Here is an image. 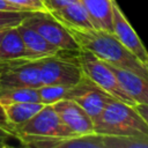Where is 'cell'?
<instances>
[{"instance_id":"6da1fadb","label":"cell","mask_w":148,"mask_h":148,"mask_svg":"<svg viewBox=\"0 0 148 148\" xmlns=\"http://www.w3.org/2000/svg\"><path fill=\"white\" fill-rule=\"evenodd\" d=\"M64 25L71 32L81 50L92 53L106 64L126 68L148 77V69L146 66L134 54H132L112 32L94 28L86 29L68 24Z\"/></svg>"},{"instance_id":"7a4b0ae2","label":"cell","mask_w":148,"mask_h":148,"mask_svg":"<svg viewBox=\"0 0 148 148\" xmlns=\"http://www.w3.org/2000/svg\"><path fill=\"white\" fill-rule=\"evenodd\" d=\"M94 126L95 132L103 135H148V124L134 105L116 98L108 102Z\"/></svg>"},{"instance_id":"3957f363","label":"cell","mask_w":148,"mask_h":148,"mask_svg":"<svg viewBox=\"0 0 148 148\" xmlns=\"http://www.w3.org/2000/svg\"><path fill=\"white\" fill-rule=\"evenodd\" d=\"M74 59L80 65L84 76L92 81L96 86L110 94L113 98L130 105H135V103L124 91L117 76L106 62H104L92 53L81 49L74 53Z\"/></svg>"},{"instance_id":"277c9868","label":"cell","mask_w":148,"mask_h":148,"mask_svg":"<svg viewBox=\"0 0 148 148\" xmlns=\"http://www.w3.org/2000/svg\"><path fill=\"white\" fill-rule=\"evenodd\" d=\"M73 134L61 121L52 104H45L31 119L15 131V138H67Z\"/></svg>"},{"instance_id":"5b68a950","label":"cell","mask_w":148,"mask_h":148,"mask_svg":"<svg viewBox=\"0 0 148 148\" xmlns=\"http://www.w3.org/2000/svg\"><path fill=\"white\" fill-rule=\"evenodd\" d=\"M62 52L56 56L44 57L38 59L43 84H61L73 87L79 83L84 74L80 65L74 59L61 56Z\"/></svg>"},{"instance_id":"8992f818","label":"cell","mask_w":148,"mask_h":148,"mask_svg":"<svg viewBox=\"0 0 148 148\" xmlns=\"http://www.w3.org/2000/svg\"><path fill=\"white\" fill-rule=\"evenodd\" d=\"M24 24L34 28L46 40L65 52H77L80 50L76 40L67 28L50 13H31L23 21Z\"/></svg>"},{"instance_id":"52a82bcc","label":"cell","mask_w":148,"mask_h":148,"mask_svg":"<svg viewBox=\"0 0 148 148\" xmlns=\"http://www.w3.org/2000/svg\"><path fill=\"white\" fill-rule=\"evenodd\" d=\"M66 98L75 101L95 121L101 116L108 102L113 97L96 86L88 77L83 76L79 83L71 87Z\"/></svg>"},{"instance_id":"ba28073f","label":"cell","mask_w":148,"mask_h":148,"mask_svg":"<svg viewBox=\"0 0 148 148\" xmlns=\"http://www.w3.org/2000/svg\"><path fill=\"white\" fill-rule=\"evenodd\" d=\"M112 5H113V31L112 34L148 69V51L146 46L141 42L136 31L131 25V23L126 18L125 14L120 9L116 0H113Z\"/></svg>"},{"instance_id":"9c48e42d","label":"cell","mask_w":148,"mask_h":148,"mask_svg":"<svg viewBox=\"0 0 148 148\" xmlns=\"http://www.w3.org/2000/svg\"><path fill=\"white\" fill-rule=\"evenodd\" d=\"M65 126L75 135L90 134L95 132L91 117L73 99L62 98L52 104Z\"/></svg>"},{"instance_id":"30bf717a","label":"cell","mask_w":148,"mask_h":148,"mask_svg":"<svg viewBox=\"0 0 148 148\" xmlns=\"http://www.w3.org/2000/svg\"><path fill=\"white\" fill-rule=\"evenodd\" d=\"M0 86L28 88H38L43 86L38 59L18 60L13 64L1 74Z\"/></svg>"},{"instance_id":"8fae6325","label":"cell","mask_w":148,"mask_h":148,"mask_svg":"<svg viewBox=\"0 0 148 148\" xmlns=\"http://www.w3.org/2000/svg\"><path fill=\"white\" fill-rule=\"evenodd\" d=\"M108 65L117 76L124 91L135 104H148V77L126 68Z\"/></svg>"},{"instance_id":"7c38bea8","label":"cell","mask_w":148,"mask_h":148,"mask_svg":"<svg viewBox=\"0 0 148 148\" xmlns=\"http://www.w3.org/2000/svg\"><path fill=\"white\" fill-rule=\"evenodd\" d=\"M17 30L22 37V40L25 45V49L32 60L40 59L44 57L56 56L62 52L59 47L51 44L49 40H46L38 31H36L34 28L24 24L23 22L17 25Z\"/></svg>"},{"instance_id":"4fadbf2b","label":"cell","mask_w":148,"mask_h":148,"mask_svg":"<svg viewBox=\"0 0 148 148\" xmlns=\"http://www.w3.org/2000/svg\"><path fill=\"white\" fill-rule=\"evenodd\" d=\"M84 6L94 29L113 31V0H80Z\"/></svg>"},{"instance_id":"5bb4252c","label":"cell","mask_w":148,"mask_h":148,"mask_svg":"<svg viewBox=\"0 0 148 148\" xmlns=\"http://www.w3.org/2000/svg\"><path fill=\"white\" fill-rule=\"evenodd\" d=\"M44 105L45 104L40 102H13L1 104L5 118L14 133L18 127L31 119Z\"/></svg>"},{"instance_id":"9a60e30c","label":"cell","mask_w":148,"mask_h":148,"mask_svg":"<svg viewBox=\"0 0 148 148\" xmlns=\"http://www.w3.org/2000/svg\"><path fill=\"white\" fill-rule=\"evenodd\" d=\"M0 60H32L16 27L7 28L0 40Z\"/></svg>"},{"instance_id":"2e32d148","label":"cell","mask_w":148,"mask_h":148,"mask_svg":"<svg viewBox=\"0 0 148 148\" xmlns=\"http://www.w3.org/2000/svg\"><path fill=\"white\" fill-rule=\"evenodd\" d=\"M50 14L64 24H68L77 28H86V29L94 28L90 17L80 0L71 2L58 10L51 12Z\"/></svg>"},{"instance_id":"e0dca14e","label":"cell","mask_w":148,"mask_h":148,"mask_svg":"<svg viewBox=\"0 0 148 148\" xmlns=\"http://www.w3.org/2000/svg\"><path fill=\"white\" fill-rule=\"evenodd\" d=\"M13 102H39L37 88L0 86V104Z\"/></svg>"},{"instance_id":"ac0fdd59","label":"cell","mask_w":148,"mask_h":148,"mask_svg":"<svg viewBox=\"0 0 148 148\" xmlns=\"http://www.w3.org/2000/svg\"><path fill=\"white\" fill-rule=\"evenodd\" d=\"M103 141L104 148H148V135H103Z\"/></svg>"},{"instance_id":"d6986e66","label":"cell","mask_w":148,"mask_h":148,"mask_svg":"<svg viewBox=\"0 0 148 148\" xmlns=\"http://www.w3.org/2000/svg\"><path fill=\"white\" fill-rule=\"evenodd\" d=\"M71 87L61 84H43L37 88L39 102L43 104H53L62 98H66Z\"/></svg>"},{"instance_id":"ffe728a7","label":"cell","mask_w":148,"mask_h":148,"mask_svg":"<svg viewBox=\"0 0 148 148\" xmlns=\"http://www.w3.org/2000/svg\"><path fill=\"white\" fill-rule=\"evenodd\" d=\"M31 13L29 12H8L0 10V29H7L10 27H16L24 21L27 16Z\"/></svg>"},{"instance_id":"44dd1931","label":"cell","mask_w":148,"mask_h":148,"mask_svg":"<svg viewBox=\"0 0 148 148\" xmlns=\"http://www.w3.org/2000/svg\"><path fill=\"white\" fill-rule=\"evenodd\" d=\"M10 5L23 12L29 13H49L43 0H6Z\"/></svg>"},{"instance_id":"7402d4cb","label":"cell","mask_w":148,"mask_h":148,"mask_svg":"<svg viewBox=\"0 0 148 148\" xmlns=\"http://www.w3.org/2000/svg\"><path fill=\"white\" fill-rule=\"evenodd\" d=\"M43 1H44L45 7L47 8L49 13H51V12H54V10H58V9L65 7L66 5H68L71 2L77 1V0H43Z\"/></svg>"},{"instance_id":"603a6c76","label":"cell","mask_w":148,"mask_h":148,"mask_svg":"<svg viewBox=\"0 0 148 148\" xmlns=\"http://www.w3.org/2000/svg\"><path fill=\"white\" fill-rule=\"evenodd\" d=\"M134 108L145 119V121L148 124V104H135Z\"/></svg>"},{"instance_id":"cb8c5ba5","label":"cell","mask_w":148,"mask_h":148,"mask_svg":"<svg viewBox=\"0 0 148 148\" xmlns=\"http://www.w3.org/2000/svg\"><path fill=\"white\" fill-rule=\"evenodd\" d=\"M0 127H2V128H5V130H7L8 132H10V133L14 135V138H15V133H14V131L10 128V126L8 125V123H7L6 118H5V114H3V111H2V106H1V104H0Z\"/></svg>"},{"instance_id":"d4e9b609","label":"cell","mask_w":148,"mask_h":148,"mask_svg":"<svg viewBox=\"0 0 148 148\" xmlns=\"http://www.w3.org/2000/svg\"><path fill=\"white\" fill-rule=\"evenodd\" d=\"M0 10H8V12H23L21 9H18L17 7L10 5L9 2H7L6 0H0Z\"/></svg>"},{"instance_id":"484cf974","label":"cell","mask_w":148,"mask_h":148,"mask_svg":"<svg viewBox=\"0 0 148 148\" xmlns=\"http://www.w3.org/2000/svg\"><path fill=\"white\" fill-rule=\"evenodd\" d=\"M0 138H1V139L7 140V139H9V138H14V135H13L10 132H8L7 130H5V128L0 127Z\"/></svg>"},{"instance_id":"4316f807","label":"cell","mask_w":148,"mask_h":148,"mask_svg":"<svg viewBox=\"0 0 148 148\" xmlns=\"http://www.w3.org/2000/svg\"><path fill=\"white\" fill-rule=\"evenodd\" d=\"M6 146H7V143H6V140L0 138V148H3V147H6Z\"/></svg>"},{"instance_id":"83f0119b","label":"cell","mask_w":148,"mask_h":148,"mask_svg":"<svg viewBox=\"0 0 148 148\" xmlns=\"http://www.w3.org/2000/svg\"><path fill=\"white\" fill-rule=\"evenodd\" d=\"M5 30H6V29H0V40H1V37H2V35H3V32H5Z\"/></svg>"}]
</instances>
